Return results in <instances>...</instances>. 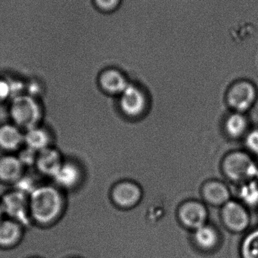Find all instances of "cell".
<instances>
[{"mask_svg": "<svg viewBox=\"0 0 258 258\" xmlns=\"http://www.w3.org/2000/svg\"><path fill=\"white\" fill-rule=\"evenodd\" d=\"M96 9L104 14H113L122 7L124 0H93Z\"/></svg>", "mask_w": 258, "mask_h": 258, "instance_id": "22", "label": "cell"}, {"mask_svg": "<svg viewBox=\"0 0 258 258\" xmlns=\"http://www.w3.org/2000/svg\"><path fill=\"white\" fill-rule=\"evenodd\" d=\"M146 99L143 92L133 85L129 84L121 94V107L123 112L130 117H136L143 113Z\"/></svg>", "mask_w": 258, "mask_h": 258, "instance_id": "8", "label": "cell"}, {"mask_svg": "<svg viewBox=\"0 0 258 258\" xmlns=\"http://www.w3.org/2000/svg\"><path fill=\"white\" fill-rule=\"evenodd\" d=\"M242 258H258V229L250 233L244 239Z\"/></svg>", "mask_w": 258, "mask_h": 258, "instance_id": "20", "label": "cell"}, {"mask_svg": "<svg viewBox=\"0 0 258 258\" xmlns=\"http://www.w3.org/2000/svg\"><path fill=\"white\" fill-rule=\"evenodd\" d=\"M62 164L63 162L60 153L54 149L48 147L38 153L36 167L41 173L45 175L54 177Z\"/></svg>", "mask_w": 258, "mask_h": 258, "instance_id": "10", "label": "cell"}, {"mask_svg": "<svg viewBox=\"0 0 258 258\" xmlns=\"http://www.w3.org/2000/svg\"><path fill=\"white\" fill-rule=\"evenodd\" d=\"M194 241L201 249L207 251H212L219 244V233L212 226L204 224L202 227L195 230Z\"/></svg>", "mask_w": 258, "mask_h": 258, "instance_id": "13", "label": "cell"}, {"mask_svg": "<svg viewBox=\"0 0 258 258\" xmlns=\"http://www.w3.org/2000/svg\"><path fill=\"white\" fill-rule=\"evenodd\" d=\"M179 218L185 227L195 230L205 224L208 212L201 203L188 202L182 205L179 209Z\"/></svg>", "mask_w": 258, "mask_h": 258, "instance_id": "7", "label": "cell"}, {"mask_svg": "<svg viewBox=\"0 0 258 258\" xmlns=\"http://www.w3.org/2000/svg\"><path fill=\"white\" fill-rule=\"evenodd\" d=\"M224 225L235 233L245 231L250 224V217L246 209L239 203L229 201L222 209Z\"/></svg>", "mask_w": 258, "mask_h": 258, "instance_id": "5", "label": "cell"}, {"mask_svg": "<svg viewBox=\"0 0 258 258\" xmlns=\"http://www.w3.org/2000/svg\"><path fill=\"white\" fill-rule=\"evenodd\" d=\"M247 147L253 153L258 154V130H254L248 134L246 138Z\"/></svg>", "mask_w": 258, "mask_h": 258, "instance_id": "24", "label": "cell"}, {"mask_svg": "<svg viewBox=\"0 0 258 258\" xmlns=\"http://www.w3.org/2000/svg\"><path fill=\"white\" fill-rule=\"evenodd\" d=\"M12 86L4 80H0V101H4L12 95Z\"/></svg>", "mask_w": 258, "mask_h": 258, "instance_id": "25", "label": "cell"}, {"mask_svg": "<svg viewBox=\"0 0 258 258\" xmlns=\"http://www.w3.org/2000/svg\"><path fill=\"white\" fill-rule=\"evenodd\" d=\"M10 113L15 125L26 131L36 127L42 116L40 107L36 100L27 95L13 98Z\"/></svg>", "mask_w": 258, "mask_h": 258, "instance_id": "2", "label": "cell"}, {"mask_svg": "<svg viewBox=\"0 0 258 258\" xmlns=\"http://www.w3.org/2000/svg\"><path fill=\"white\" fill-rule=\"evenodd\" d=\"M24 165L18 157L5 156L0 158V180L5 182H17L22 177Z\"/></svg>", "mask_w": 258, "mask_h": 258, "instance_id": "12", "label": "cell"}, {"mask_svg": "<svg viewBox=\"0 0 258 258\" xmlns=\"http://www.w3.org/2000/svg\"><path fill=\"white\" fill-rule=\"evenodd\" d=\"M206 201L215 206L225 205L230 199V192L225 185L218 181L209 182L203 188Z\"/></svg>", "mask_w": 258, "mask_h": 258, "instance_id": "15", "label": "cell"}, {"mask_svg": "<svg viewBox=\"0 0 258 258\" xmlns=\"http://www.w3.org/2000/svg\"><path fill=\"white\" fill-rule=\"evenodd\" d=\"M256 97L254 86L248 82L241 81L235 84L229 92L228 102L237 111L244 112L254 104Z\"/></svg>", "mask_w": 258, "mask_h": 258, "instance_id": "6", "label": "cell"}, {"mask_svg": "<svg viewBox=\"0 0 258 258\" xmlns=\"http://www.w3.org/2000/svg\"><path fill=\"white\" fill-rule=\"evenodd\" d=\"M30 217L36 222L48 224L60 215L63 199L60 192L51 186H38L29 197Z\"/></svg>", "mask_w": 258, "mask_h": 258, "instance_id": "1", "label": "cell"}, {"mask_svg": "<svg viewBox=\"0 0 258 258\" xmlns=\"http://www.w3.org/2000/svg\"><path fill=\"white\" fill-rule=\"evenodd\" d=\"M226 130L233 138H239L245 133L247 128V120L245 116L239 113L232 115L226 122Z\"/></svg>", "mask_w": 258, "mask_h": 258, "instance_id": "19", "label": "cell"}, {"mask_svg": "<svg viewBox=\"0 0 258 258\" xmlns=\"http://www.w3.org/2000/svg\"><path fill=\"white\" fill-rule=\"evenodd\" d=\"M0 206L3 212L20 225H27L30 222V205L26 194L17 189L9 192L3 197Z\"/></svg>", "mask_w": 258, "mask_h": 258, "instance_id": "4", "label": "cell"}, {"mask_svg": "<svg viewBox=\"0 0 258 258\" xmlns=\"http://www.w3.org/2000/svg\"><path fill=\"white\" fill-rule=\"evenodd\" d=\"M38 153H39L38 152L28 148V147H26L25 150H23L18 157L20 161H21V163L23 164V165L25 166V165L36 164Z\"/></svg>", "mask_w": 258, "mask_h": 258, "instance_id": "23", "label": "cell"}, {"mask_svg": "<svg viewBox=\"0 0 258 258\" xmlns=\"http://www.w3.org/2000/svg\"><path fill=\"white\" fill-rule=\"evenodd\" d=\"M142 192L137 185L130 182H123L115 186L112 191V199L115 204L124 209L136 206L141 200Z\"/></svg>", "mask_w": 258, "mask_h": 258, "instance_id": "9", "label": "cell"}, {"mask_svg": "<svg viewBox=\"0 0 258 258\" xmlns=\"http://www.w3.org/2000/svg\"><path fill=\"white\" fill-rule=\"evenodd\" d=\"M58 184L65 188L72 187L78 183L80 172L78 168L71 162L62 164L58 172L54 175Z\"/></svg>", "mask_w": 258, "mask_h": 258, "instance_id": "18", "label": "cell"}, {"mask_svg": "<svg viewBox=\"0 0 258 258\" xmlns=\"http://www.w3.org/2000/svg\"><path fill=\"white\" fill-rule=\"evenodd\" d=\"M3 209H2L1 206H0V218H1L2 214H3Z\"/></svg>", "mask_w": 258, "mask_h": 258, "instance_id": "26", "label": "cell"}, {"mask_svg": "<svg viewBox=\"0 0 258 258\" xmlns=\"http://www.w3.org/2000/svg\"><path fill=\"white\" fill-rule=\"evenodd\" d=\"M240 197L242 201L249 206L258 205V185L254 182L247 183L240 191Z\"/></svg>", "mask_w": 258, "mask_h": 258, "instance_id": "21", "label": "cell"}, {"mask_svg": "<svg viewBox=\"0 0 258 258\" xmlns=\"http://www.w3.org/2000/svg\"><path fill=\"white\" fill-rule=\"evenodd\" d=\"M99 83L103 90L112 95L122 94L129 85L124 76L116 69L103 71L99 77Z\"/></svg>", "mask_w": 258, "mask_h": 258, "instance_id": "11", "label": "cell"}, {"mask_svg": "<svg viewBox=\"0 0 258 258\" xmlns=\"http://www.w3.org/2000/svg\"><path fill=\"white\" fill-rule=\"evenodd\" d=\"M21 236V225L8 220L0 221V246L11 247L15 245Z\"/></svg>", "mask_w": 258, "mask_h": 258, "instance_id": "17", "label": "cell"}, {"mask_svg": "<svg viewBox=\"0 0 258 258\" xmlns=\"http://www.w3.org/2000/svg\"><path fill=\"white\" fill-rule=\"evenodd\" d=\"M24 143L28 148L39 153L48 148L49 136L46 131L36 126L26 131L24 135Z\"/></svg>", "mask_w": 258, "mask_h": 258, "instance_id": "16", "label": "cell"}, {"mask_svg": "<svg viewBox=\"0 0 258 258\" xmlns=\"http://www.w3.org/2000/svg\"><path fill=\"white\" fill-rule=\"evenodd\" d=\"M24 135L16 125L0 127V147L3 150H15L24 143Z\"/></svg>", "mask_w": 258, "mask_h": 258, "instance_id": "14", "label": "cell"}, {"mask_svg": "<svg viewBox=\"0 0 258 258\" xmlns=\"http://www.w3.org/2000/svg\"><path fill=\"white\" fill-rule=\"evenodd\" d=\"M224 170L227 176L236 181L252 178L258 174V168L251 158L245 153H231L226 157Z\"/></svg>", "mask_w": 258, "mask_h": 258, "instance_id": "3", "label": "cell"}]
</instances>
